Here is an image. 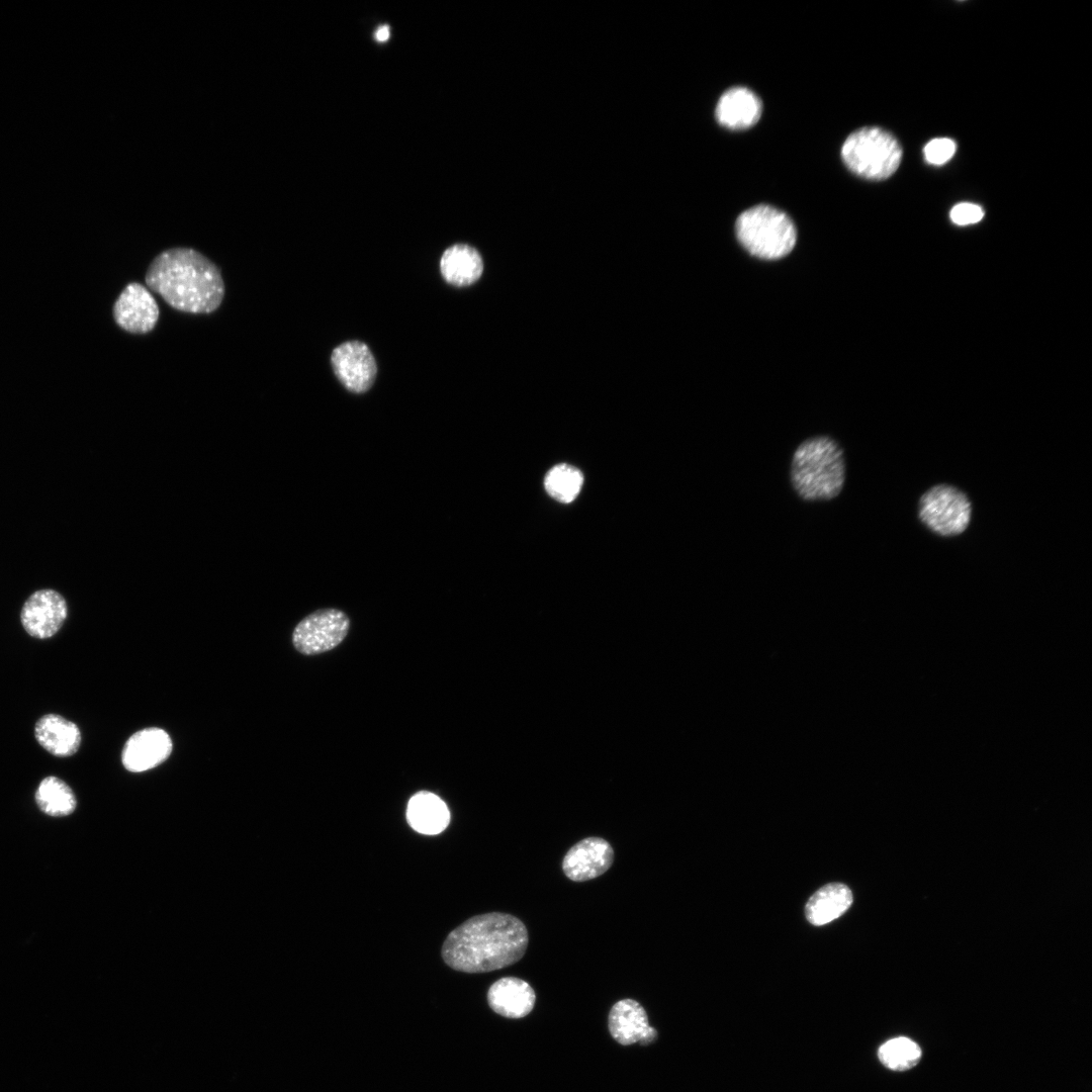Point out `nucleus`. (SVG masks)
Masks as SVG:
<instances>
[{"label":"nucleus","mask_w":1092,"mask_h":1092,"mask_svg":"<svg viewBox=\"0 0 1092 1092\" xmlns=\"http://www.w3.org/2000/svg\"><path fill=\"white\" fill-rule=\"evenodd\" d=\"M145 281L171 307L188 313L213 312L225 290L218 267L200 252L183 247L157 255Z\"/></svg>","instance_id":"2"},{"label":"nucleus","mask_w":1092,"mask_h":1092,"mask_svg":"<svg viewBox=\"0 0 1092 1092\" xmlns=\"http://www.w3.org/2000/svg\"><path fill=\"white\" fill-rule=\"evenodd\" d=\"M34 736L47 751L59 757L73 755L81 744L78 726L57 714L42 716L35 724Z\"/></svg>","instance_id":"16"},{"label":"nucleus","mask_w":1092,"mask_h":1092,"mask_svg":"<svg viewBox=\"0 0 1092 1092\" xmlns=\"http://www.w3.org/2000/svg\"><path fill=\"white\" fill-rule=\"evenodd\" d=\"M881 1063L894 1071H905L917 1065L921 1050L913 1040L900 1036L883 1043L878 1052Z\"/></svg>","instance_id":"22"},{"label":"nucleus","mask_w":1092,"mask_h":1092,"mask_svg":"<svg viewBox=\"0 0 1092 1092\" xmlns=\"http://www.w3.org/2000/svg\"><path fill=\"white\" fill-rule=\"evenodd\" d=\"M536 995L526 981L516 977H504L488 989L487 1002L497 1014L507 1018H522L534 1008Z\"/></svg>","instance_id":"15"},{"label":"nucleus","mask_w":1092,"mask_h":1092,"mask_svg":"<svg viewBox=\"0 0 1092 1092\" xmlns=\"http://www.w3.org/2000/svg\"><path fill=\"white\" fill-rule=\"evenodd\" d=\"M528 943V930L519 918L489 912L473 916L453 929L443 942L441 956L456 971L485 973L520 961Z\"/></svg>","instance_id":"1"},{"label":"nucleus","mask_w":1092,"mask_h":1092,"mask_svg":"<svg viewBox=\"0 0 1092 1092\" xmlns=\"http://www.w3.org/2000/svg\"><path fill=\"white\" fill-rule=\"evenodd\" d=\"M614 861L612 845L601 837H586L569 848L562 860L564 875L574 882L596 879Z\"/></svg>","instance_id":"11"},{"label":"nucleus","mask_w":1092,"mask_h":1092,"mask_svg":"<svg viewBox=\"0 0 1092 1092\" xmlns=\"http://www.w3.org/2000/svg\"><path fill=\"white\" fill-rule=\"evenodd\" d=\"M349 619L340 610L323 609L302 619L294 628L292 643L305 655L323 653L337 647L347 636Z\"/></svg>","instance_id":"7"},{"label":"nucleus","mask_w":1092,"mask_h":1092,"mask_svg":"<svg viewBox=\"0 0 1092 1092\" xmlns=\"http://www.w3.org/2000/svg\"><path fill=\"white\" fill-rule=\"evenodd\" d=\"M38 808L47 815L67 816L76 808V798L71 788L61 779L50 776L44 778L35 791Z\"/></svg>","instance_id":"20"},{"label":"nucleus","mask_w":1092,"mask_h":1092,"mask_svg":"<svg viewBox=\"0 0 1092 1092\" xmlns=\"http://www.w3.org/2000/svg\"><path fill=\"white\" fill-rule=\"evenodd\" d=\"M583 475L579 469L561 463L552 467L545 476L544 486L550 496L561 503H571L579 493Z\"/></svg>","instance_id":"21"},{"label":"nucleus","mask_w":1092,"mask_h":1092,"mask_svg":"<svg viewBox=\"0 0 1092 1092\" xmlns=\"http://www.w3.org/2000/svg\"><path fill=\"white\" fill-rule=\"evenodd\" d=\"M971 514L968 496L951 485H935L919 500V519L930 531L940 536L962 534L970 524Z\"/></svg>","instance_id":"6"},{"label":"nucleus","mask_w":1092,"mask_h":1092,"mask_svg":"<svg viewBox=\"0 0 1092 1092\" xmlns=\"http://www.w3.org/2000/svg\"><path fill=\"white\" fill-rule=\"evenodd\" d=\"M956 150L957 145L951 139L936 138L925 145L923 152L929 164L940 166L953 157Z\"/></svg>","instance_id":"23"},{"label":"nucleus","mask_w":1092,"mask_h":1092,"mask_svg":"<svg viewBox=\"0 0 1092 1092\" xmlns=\"http://www.w3.org/2000/svg\"><path fill=\"white\" fill-rule=\"evenodd\" d=\"M67 613V603L62 595L54 589H40L24 603L20 620L30 636L46 639L60 630Z\"/></svg>","instance_id":"10"},{"label":"nucleus","mask_w":1092,"mask_h":1092,"mask_svg":"<svg viewBox=\"0 0 1092 1092\" xmlns=\"http://www.w3.org/2000/svg\"><path fill=\"white\" fill-rule=\"evenodd\" d=\"M172 746V740L165 730L156 727L142 729L125 742L122 764L131 772L149 770L169 757Z\"/></svg>","instance_id":"12"},{"label":"nucleus","mask_w":1092,"mask_h":1092,"mask_svg":"<svg viewBox=\"0 0 1092 1092\" xmlns=\"http://www.w3.org/2000/svg\"><path fill=\"white\" fill-rule=\"evenodd\" d=\"M841 157L854 174L878 181L896 172L902 160V148L887 130L866 126L846 138L841 147Z\"/></svg>","instance_id":"5"},{"label":"nucleus","mask_w":1092,"mask_h":1092,"mask_svg":"<svg viewBox=\"0 0 1092 1092\" xmlns=\"http://www.w3.org/2000/svg\"><path fill=\"white\" fill-rule=\"evenodd\" d=\"M843 449L829 436L804 440L794 451L790 479L796 493L806 502L837 497L845 483Z\"/></svg>","instance_id":"3"},{"label":"nucleus","mask_w":1092,"mask_h":1092,"mask_svg":"<svg viewBox=\"0 0 1092 1092\" xmlns=\"http://www.w3.org/2000/svg\"><path fill=\"white\" fill-rule=\"evenodd\" d=\"M761 101L746 87H732L719 98L715 116L717 121L730 129H744L756 123L761 115Z\"/></svg>","instance_id":"14"},{"label":"nucleus","mask_w":1092,"mask_h":1092,"mask_svg":"<svg viewBox=\"0 0 1092 1092\" xmlns=\"http://www.w3.org/2000/svg\"><path fill=\"white\" fill-rule=\"evenodd\" d=\"M335 375L349 391L363 393L373 384L377 366L368 346L360 341H348L337 346L331 355Z\"/></svg>","instance_id":"8"},{"label":"nucleus","mask_w":1092,"mask_h":1092,"mask_svg":"<svg viewBox=\"0 0 1092 1092\" xmlns=\"http://www.w3.org/2000/svg\"><path fill=\"white\" fill-rule=\"evenodd\" d=\"M949 216L953 223L967 225L979 222L984 216V210L978 204L961 202L951 208Z\"/></svg>","instance_id":"24"},{"label":"nucleus","mask_w":1092,"mask_h":1092,"mask_svg":"<svg viewBox=\"0 0 1092 1092\" xmlns=\"http://www.w3.org/2000/svg\"><path fill=\"white\" fill-rule=\"evenodd\" d=\"M608 1026L613 1038L623 1045L635 1042L648 1044L657 1036L656 1029L649 1025L643 1006L630 998L622 999L612 1006Z\"/></svg>","instance_id":"13"},{"label":"nucleus","mask_w":1092,"mask_h":1092,"mask_svg":"<svg viewBox=\"0 0 1092 1092\" xmlns=\"http://www.w3.org/2000/svg\"><path fill=\"white\" fill-rule=\"evenodd\" d=\"M443 278L455 286H467L479 279L483 271L482 258L466 244H456L446 249L440 259Z\"/></svg>","instance_id":"18"},{"label":"nucleus","mask_w":1092,"mask_h":1092,"mask_svg":"<svg viewBox=\"0 0 1092 1092\" xmlns=\"http://www.w3.org/2000/svg\"><path fill=\"white\" fill-rule=\"evenodd\" d=\"M406 821L417 832L435 835L447 828L450 813L440 797L422 791L410 799L406 807Z\"/></svg>","instance_id":"17"},{"label":"nucleus","mask_w":1092,"mask_h":1092,"mask_svg":"<svg viewBox=\"0 0 1092 1092\" xmlns=\"http://www.w3.org/2000/svg\"><path fill=\"white\" fill-rule=\"evenodd\" d=\"M852 904V893L840 883H831L817 890L805 906L807 920L816 926L827 924L841 916Z\"/></svg>","instance_id":"19"},{"label":"nucleus","mask_w":1092,"mask_h":1092,"mask_svg":"<svg viewBox=\"0 0 1092 1092\" xmlns=\"http://www.w3.org/2000/svg\"><path fill=\"white\" fill-rule=\"evenodd\" d=\"M736 236L754 257L776 260L788 255L797 241L796 226L784 211L758 204L744 210L737 218Z\"/></svg>","instance_id":"4"},{"label":"nucleus","mask_w":1092,"mask_h":1092,"mask_svg":"<svg viewBox=\"0 0 1092 1092\" xmlns=\"http://www.w3.org/2000/svg\"><path fill=\"white\" fill-rule=\"evenodd\" d=\"M160 315L159 305L146 286L127 284L113 305V317L119 328L133 335L150 333Z\"/></svg>","instance_id":"9"},{"label":"nucleus","mask_w":1092,"mask_h":1092,"mask_svg":"<svg viewBox=\"0 0 1092 1092\" xmlns=\"http://www.w3.org/2000/svg\"><path fill=\"white\" fill-rule=\"evenodd\" d=\"M389 36H390V29H389V26L386 25V24L379 26L376 29L375 33H374V37L376 38L377 41H380V42L386 41L389 38Z\"/></svg>","instance_id":"25"}]
</instances>
